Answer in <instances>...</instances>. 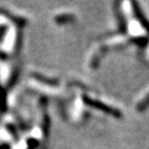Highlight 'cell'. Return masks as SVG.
<instances>
[{
    "mask_svg": "<svg viewBox=\"0 0 149 149\" xmlns=\"http://www.w3.org/2000/svg\"><path fill=\"white\" fill-rule=\"evenodd\" d=\"M149 104V94L146 96V97L144 98V100H142V102H140V105L138 106V109L139 110H142V109H144L145 107H146L147 105Z\"/></svg>",
    "mask_w": 149,
    "mask_h": 149,
    "instance_id": "cell-1",
    "label": "cell"
}]
</instances>
